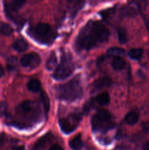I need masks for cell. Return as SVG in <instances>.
I'll list each match as a JSON object with an SVG mask.
<instances>
[{
    "label": "cell",
    "mask_w": 149,
    "mask_h": 150,
    "mask_svg": "<svg viewBox=\"0 0 149 150\" xmlns=\"http://www.w3.org/2000/svg\"><path fill=\"white\" fill-rule=\"evenodd\" d=\"M108 54L110 56H115V57H121V56L125 54V51L123 48L118 47H112L108 50Z\"/></svg>",
    "instance_id": "cell-19"
},
{
    "label": "cell",
    "mask_w": 149,
    "mask_h": 150,
    "mask_svg": "<svg viewBox=\"0 0 149 150\" xmlns=\"http://www.w3.org/2000/svg\"><path fill=\"white\" fill-rule=\"evenodd\" d=\"M0 33L4 36H10L13 33V29L8 23H2L0 24Z\"/></svg>",
    "instance_id": "cell-18"
},
{
    "label": "cell",
    "mask_w": 149,
    "mask_h": 150,
    "mask_svg": "<svg viewBox=\"0 0 149 150\" xmlns=\"http://www.w3.org/2000/svg\"><path fill=\"white\" fill-rule=\"evenodd\" d=\"M4 75V68H3L2 66L0 64V78L2 77Z\"/></svg>",
    "instance_id": "cell-29"
},
{
    "label": "cell",
    "mask_w": 149,
    "mask_h": 150,
    "mask_svg": "<svg viewBox=\"0 0 149 150\" xmlns=\"http://www.w3.org/2000/svg\"><path fill=\"white\" fill-rule=\"evenodd\" d=\"M56 96L61 100H76L82 98L83 94L81 82L78 76L74 78L66 83L56 86Z\"/></svg>",
    "instance_id": "cell-2"
},
{
    "label": "cell",
    "mask_w": 149,
    "mask_h": 150,
    "mask_svg": "<svg viewBox=\"0 0 149 150\" xmlns=\"http://www.w3.org/2000/svg\"><path fill=\"white\" fill-rule=\"evenodd\" d=\"M74 69V64L72 61L71 57L64 54L61 57V62L57 66L53 74V77L56 80H64L72 74Z\"/></svg>",
    "instance_id": "cell-4"
},
{
    "label": "cell",
    "mask_w": 149,
    "mask_h": 150,
    "mask_svg": "<svg viewBox=\"0 0 149 150\" xmlns=\"http://www.w3.org/2000/svg\"><path fill=\"white\" fill-rule=\"evenodd\" d=\"M139 120V114L135 111H131L128 113L125 117V122L127 124L133 125H135Z\"/></svg>",
    "instance_id": "cell-15"
},
{
    "label": "cell",
    "mask_w": 149,
    "mask_h": 150,
    "mask_svg": "<svg viewBox=\"0 0 149 150\" xmlns=\"http://www.w3.org/2000/svg\"><path fill=\"white\" fill-rule=\"evenodd\" d=\"M59 126L61 130L66 134L72 133L76 128V125H74V123L70 122L68 119L62 118L59 120Z\"/></svg>",
    "instance_id": "cell-8"
},
{
    "label": "cell",
    "mask_w": 149,
    "mask_h": 150,
    "mask_svg": "<svg viewBox=\"0 0 149 150\" xmlns=\"http://www.w3.org/2000/svg\"><path fill=\"white\" fill-rule=\"evenodd\" d=\"M148 56H149V53H148Z\"/></svg>",
    "instance_id": "cell-31"
},
{
    "label": "cell",
    "mask_w": 149,
    "mask_h": 150,
    "mask_svg": "<svg viewBox=\"0 0 149 150\" xmlns=\"http://www.w3.org/2000/svg\"><path fill=\"white\" fill-rule=\"evenodd\" d=\"M112 68L115 70H121L126 66V62L121 57H115L111 62Z\"/></svg>",
    "instance_id": "cell-14"
},
{
    "label": "cell",
    "mask_w": 149,
    "mask_h": 150,
    "mask_svg": "<svg viewBox=\"0 0 149 150\" xmlns=\"http://www.w3.org/2000/svg\"><path fill=\"white\" fill-rule=\"evenodd\" d=\"M69 144H70L71 149H72L73 150H81L83 149V142L82 141L80 134H78L77 136L71 139Z\"/></svg>",
    "instance_id": "cell-11"
},
{
    "label": "cell",
    "mask_w": 149,
    "mask_h": 150,
    "mask_svg": "<svg viewBox=\"0 0 149 150\" xmlns=\"http://www.w3.org/2000/svg\"><path fill=\"white\" fill-rule=\"evenodd\" d=\"M147 26H148V28L149 29V21H147Z\"/></svg>",
    "instance_id": "cell-30"
},
{
    "label": "cell",
    "mask_w": 149,
    "mask_h": 150,
    "mask_svg": "<svg viewBox=\"0 0 149 150\" xmlns=\"http://www.w3.org/2000/svg\"><path fill=\"white\" fill-rule=\"evenodd\" d=\"M118 40H119L120 43L124 44L128 40V37H127V32L124 28H119L118 30Z\"/></svg>",
    "instance_id": "cell-21"
},
{
    "label": "cell",
    "mask_w": 149,
    "mask_h": 150,
    "mask_svg": "<svg viewBox=\"0 0 149 150\" xmlns=\"http://www.w3.org/2000/svg\"><path fill=\"white\" fill-rule=\"evenodd\" d=\"M57 63V59L56 57V54L54 52H52L50 55L49 58H48V61L46 63V68L48 70H51L54 68V67L56 66Z\"/></svg>",
    "instance_id": "cell-20"
},
{
    "label": "cell",
    "mask_w": 149,
    "mask_h": 150,
    "mask_svg": "<svg viewBox=\"0 0 149 150\" xmlns=\"http://www.w3.org/2000/svg\"><path fill=\"white\" fill-rule=\"evenodd\" d=\"M95 100L99 105H108L110 103V96L108 92H104V93H102L96 96L95 98Z\"/></svg>",
    "instance_id": "cell-16"
},
{
    "label": "cell",
    "mask_w": 149,
    "mask_h": 150,
    "mask_svg": "<svg viewBox=\"0 0 149 150\" xmlns=\"http://www.w3.org/2000/svg\"><path fill=\"white\" fill-rule=\"evenodd\" d=\"M26 3L25 1H13L10 3L9 10L11 11H18L19 9L22 7V6Z\"/></svg>",
    "instance_id": "cell-22"
},
{
    "label": "cell",
    "mask_w": 149,
    "mask_h": 150,
    "mask_svg": "<svg viewBox=\"0 0 149 150\" xmlns=\"http://www.w3.org/2000/svg\"><path fill=\"white\" fill-rule=\"evenodd\" d=\"M110 31L100 21L88 23L79 32L75 40V47L78 50H90L98 44L109 39Z\"/></svg>",
    "instance_id": "cell-1"
},
{
    "label": "cell",
    "mask_w": 149,
    "mask_h": 150,
    "mask_svg": "<svg viewBox=\"0 0 149 150\" xmlns=\"http://www.w3.org/2000/svg\"><path fill=\"white\" fill-rule=\"evenodd\" d=\"M51 32V28L48 23H38L33 29V35H34L35 38L39 41L48 39Z\"/></svg>",
    "instance_id": "cell-6"
},
{
    "label": "cell",
    "mask_w": 149,
    "mask_h": 150,
    "mask_svg": "<svg viewBox=\"0 0 149 150\" xmlns=\"http://www.w3.org/2000/svg\"><path fill=\"white\" fill-rule=\"evenodd\" d=\"M7 114V105L5 103H0V117L6 116Z\"/></svg>",
    "instance_id": "cell-25"
},
{
    "label": "cell",
    "mask_w": 149,
    "mask_h": 150,
    "mask_svg": "<svg viewBox=\"0 0 149 150\" xmlns=\"http://www.w3.org/2000/svg\"><path fill=\"white\" fill-rule=\"evenodd\" d=\"M143 150H149V141L146 142L143 146Z\"/></svg>",
    "instance_id": "cell-28"
},
{
    "label": "cell",
    "mask_w": 149,
    "mask_h": 150,
    "mask_svg": "<svg viewBox=\"0 0 149 150\" xmlns=\"http://www.w3.org/2000/svg\"><path fill=\"white\" fill-rule=\"evenodd\" d=\"M12 150H26L24 146H13Z\"/></svg>",
    "instance_id": "cell-27"
},
{
    "label": "cell",
    "mask_w": 149,
    "mask_h": 150,
    "mask_svg": "<svg viewBox=\"0 0 149 150\" xmlns=\"http://www.w3.org/2000/svg\"><path fill=\"white\" fill-rule=\"evenodd\" d=\"M18 59L17 57H9L7 62V67L9 70H13V69L15 68L16 65H17Z\"/></svg>",
    "instance_id": "cell-24"
},
{
    "label": "cell",
    "mask_w": 149,
    "mask_h": 150,
    "mask_svg": "<svg viewBox=\"0 0 149 150\" xmlns=\"http://www.w3.org/2000/svg\"><path fill=\"white\" fill-rule=\"evenodd\" d=\"M29 48V44L23 38H18L13 43V48L18 52H24Z\"/></svg>",
    "instance_id": "cell-10"
},
{
    "label": "cell",
    "mask_w": 149,
    "mask_h": 150,
    "mask_svg": "<svg viewBox=\"0 0 149 150\" xmlns=\"http://www.w3.org/2000/svg\"><path fill=\"white\" fill-rule=\"evenodd\" d=\"M53 139L52 133H47L46 135L41 137L34 145V150H41L45 148L48 143Z\"/></svg>",
    "instance_id": "cell-9"
},
{
    "label": "cell",
    "mask_w": 149,
    "mask_h": 150,
    "mask_svg": "<svg viewBox=\"0 0 149 150\" xmlns=\"http://www.w3.org/2000/svg\"><path fill=\"white\" fill-rule=\"evenodd\" d=\"M41 62V58L37 53H29L24 54L20 58V63L23 67H29L30 69H34L39 65Z\"/></svg>",
    "instance_id": "cell-5"
},
{
    "label": "cell",
    "mask_w": 149,
    "mask_h": 150,
    "mask_svg": "<svg viewBox=\"0 0 149 150\" xmlns=\"http://www.w3.org/2000/svg\"><path fill=\"white\" fill-rule=\"evenodd\" d=\"M129 56L131 59L139 60L143 54V50L142 48H132L129 51Z\"/></svg>",
    "instance_id": "cell-17"
},
{
    "label": "cell",
    "mask_w": 149,
    "mask_h": 150,
    "mask_svg": "<svg viewBox=\"0 0 149 150\" xmlns=\"http://www.w3.org/2000/svg\"><path fill=\"white\" fill-rule=\"evenodd\" d=\"M40 99L41 100H42V104H43L45 111L48 112V111H49V108H50V100L48 95H47V94L45 93L44 92H41Z\"/></svg>",
    "instance_id": "cell-23"
},
{
    "label": "cell",
    "mask_w": 149,
    "mask_h": 150,
    "mask_svg": "<svg viewBox=\"0 0 149 150\" xmlns=\"http://www.w3.org/2000/svg\"><path fill=\"white\" fill-rule=\"evenodd\" d=\"M115 127L110 113L107 110L98 111L91 119V127L93 132L105 133Z\"/></svg>",
    "instance_id": "cell-3"
},
{
    "label": "cell",
    "mask_w": 149,
    "mask_h": 150,
    "mask_svg": "<svg viewBox=\"0 0 149 150\" xmlns=\"http://www.w3.org/2000/svg\"><path fill=\"white\" fill-rule=\"evenodd\" d=\"M111 83H112V80L109 77L105 76V77L99 78L96 79L92 84V90L93 92H99L104 88L110 86Z\"/></svg>",
    "instance_id": "cell-7"
},
{
    "label": "cell",
    "mask_w": 149,
    "mask_h": 150,
    "mask_svg": "<svg viewBox=\"0 0 149 150\" xmlns=\"http://www.w3.org/2000/svg\"><path fill=\"white\" fill-rule=\"evenodd\" d=\"M27 88L32 92H37L41 89V83L38 79H32L29 81L27 83Z\"/></svg>",
    "instance_id": "cell-12"
},
{
    "label": "cell",
    "mask_w": 149,
    "mask_h": 150,
    "mask_svg": "<svg viewBox=\"0 0 149 150\" xmlns=\"http://www.w3.org/2000/svg\"><path fill=\"white\" fill-rule=\"evenodd\" d=\"M49 150H64L59 144H53L51 146Z\"/></svg>",
    "instance_id": "cell-26"
},
{
    "label": "cell",
    "mask_w": 149,
    "mask_h": 150,
    "mask_svg": "<svg viewBox=\"0 0 149 150\" xmlns=\"http://www.w3.org/2000/svg\"><path fill=\"white\" fill-rule=\"evenodd\" d=\"M19 110L24 114H29L33 109V103L30 100H26L22 102L19 105Z\"/></svg>",
    "instance_id": "cell-13"
}]
</instances>
